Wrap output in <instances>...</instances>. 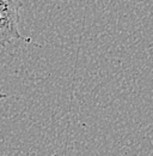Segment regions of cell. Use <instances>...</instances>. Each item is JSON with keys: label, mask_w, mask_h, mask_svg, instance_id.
<instances>
[{"label": "cell", "mask_w": 153, "mask_h": 156, "mask_svg": "<svg viewBox=\"0 0 153 156\" xmlns=\"http://www.w3.org/2000/svg\"><path fill=\"white\" fill-rule=\"evenodd\" d=\"M22 0H0V46L4 47L15 40H22L19 33Z\"/></svg>", "instance_id": "6da1fadb"}, {"label": "cell", "mask_w": 153, "mask_h": 156, "mask_svg": "<svg viewBox=\"0 0 153 156\" xmlns=\"http://www.w3.org/2000/svg\"><path fill=\"white\" fill-rule=\"evenodd\" d=\"M7 98V95L2 91V89H1V83H0V101L4 100V98Z\"/></svg>", "instance_id": "7a4b0ae2"}]
</instances>
